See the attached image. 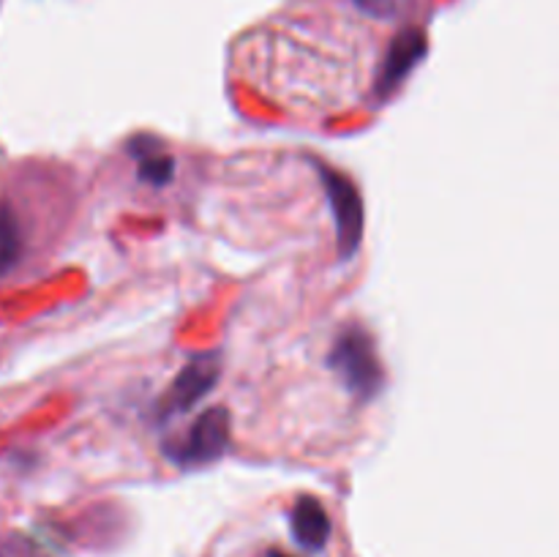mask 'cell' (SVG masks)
I'll list each match as a JSON object with an SVG mask.
<instances>
[{"label":"cell","mask_w":559,"mask_h":557,"mask_svg":"<svg viewBox=\"0 0 559 557\" xmlns=\"http://www.w3.org/2000/svg\"><path fill=\"white\" fill-rule=\"evenodd\" d=\"M229 446V413L224 407H213L202 413L191 424L180 440L167 446V457L180 467H197L222 457Z\"/></svg>","instance_id":"2"},{"label":"cell","mask_w":559,"mask_h":557,"mask_svg":"<svg viewBox=\"0 0 559 557\" xmlns=\"http://www.w3.org/2000/svg\"><path fill=\"white\" fill-rule=\"evenodd\" d=\"M22 257V227L16 213L9 205H0V278L20 262Z\"/></svg>","instance_id":"7"},{"label":"cell","mask_w":559,"mask_h":557,"mask_svg":"<svg viewBox=\"0 0 559 557\" xmlns=\"http://www.w3.org/2000/svg\"><path fill=\"white\" fill-rule=\"evenodd\" d=\"M145 142V147L134 145V156L140 162V178L147 180L151 186H164L173 178V158L162 151V147H153L151 142Z\"/></svg>","instance_id":"8"},{"label":"cell","mask_w":559,"mask_h":557,"mask_svg":"<svg viewBox=\"0 0 559 557\" xmlns=\"http://www.w3.org/2000/svg\"><path fill=\"white\" fill-rule=\"evenodd\" d=\"M218 380V358L213 353L197 355L189 364L180 369V375L175 377L173 386H169L167 396L158 404V418L167 420L169 415L186 413V410L194 407Z\"/></svg>","instance_id":"3"},{"label":"cell","mask_w":559,"mask_h":557,"mask_svg":"<svg viewBox=\"0 0 559 557\" xmlns=\"http://www.w3.org/2000/svg\"><path fill=\"white\" fill-rule=\"evenodd\" d=\"M331 369L342 377L344 388L358 399H371L380 393L385 382L374 339L360 325L344 328L331 349Z\"/></svg>","instance_id":"1"},{"label":"cell","mask_w":559,"mask_h":557,"mask_svg":"<svg viewBox=\"0 0 559 557\" xmlns=\"http://www.w3.org/2000/svg\"><path fill=\"white\" fill-rule=\"evenodd\" d=\"M426 47H429V44H426L424 31H418V27H407V31H402L393 38L391 49H388L385 66H382V74L380 80H377V93H380L382 98H385L388 93H393V87L415 69V63L426 55Z\"/></svg>","instance_id":"5"},{"label":"cell","mask_w":559,"mask_h":557,"mask_svg":"<svg viewBox=\"0 0 559 557\" xmlns=\"http://www.w3.org/2000/svg\"><path fill=\"white\" fill-rule=\"evenodd\" d=\"M289 530L300 549L322 552L331 541V517L317 497L304 495L289 513Z\"/></svg>","instance_id":"6"},{"label":"cell","mask_w":559,"mask_h":557,"mask_svg":"<svg viewBox=\"0 0 559 557\" xmlns=\"http://www.w3.org/2000/svg\"><path fill=\"white\" fill-rule=\"evenodd\" d=\"M364 11L374 16H399L409 5V0H355Z\"/></svg>","instance_id":"9"},{"label":"cell","mask_w":559,"mask_h":557,"mask_svg":"<svg viewBox=\"0 0 559 557\" xmlns=\"http://www.w3.org/2000/svg\"><path fill=\"white\" fill-rule=\"evenodd\" d=\"M320 175L325 178L328 194H331L338 227V249H342V257H349L360 246V235H364V202L349 178L328 167H320Z\"/></svg>","instance_id":"4"},{"label":"cell","mask_w":559,"mask_h":557,"mask_svg":"<svg viewBox=\"0 0 559 557\" xmlns=\"http://www.w3.org/2000/svg\"><path fill=\"white\" fill-rule=\"evenodd\" d=\"M267 557H287V555H282V552H267Z\"/></svg>","instance_id":"10"}]
</instances>
